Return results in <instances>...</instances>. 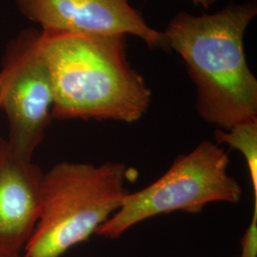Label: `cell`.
Masks as SVG:
<instances>
[{"label": "cell", "instance_id": "5", "mask_svg": "<svg viewBox=\"0 0 257 257\" xmlns=\"http://www.w3.org/2000/svg\"><path fill=\"white\" fill-rule=\"evenodd\" d=\"M40 37L35 29L22 31L8 44L0 72V108L9 121L7 141L28 159L44 139L55 100Z\"/></svg>", "mask_w": 257, "mask_h": 257}, {"label": "cell", "instance_id": "2", "mask_svg": "<svg viewBox=\"0 0 257 257\" xmlns=\"http://www.w3.org/2000/svg\"><path fill=\"white\" fill-rule=\"evenodd\" d=\"M126 40L123 34L41 32V53L55 96L53 118L131 124L143 117L152 91L130 64Z\"/></svg>", "mask_w": 257, "mask_h": 257}, {"label": "cell", "instance_id": "1", "mask_svg": "<svg viewBox=\"0 0 257 257\" xmlns=\"http://www.w3.org/2000/svg\"><path fill=\"white\" fill-rule=\"evenodd\" d=\"M255 0L230 3L212 15H175L163 33L166 47L183 59L196 88L199 116L219 130L257 121V80L244 36L256 17Z\"/></svg>", "mask_w": 257, "mask_h": 257}, {"label": "cell", "instance_id": "7", "mask_svg": "<svg viewBox=\"0 0 257 257\" xmlns=\"http://www.w3.org/2000/svg\"><path fill=\"white\" fill-rule=\"evenodd\" d=\"M43 175L0 139V254H22L39 217Z\"/></svg>", "mask_w": 257, "mask_h": 257}, {"label": "cell", "instance_id": "10", "mask_svg": "<svg viewBox=\"0 0 257 257\" xmlns=\"http://www.w3.org/2000/svg\"><path fill=\"white\" fill-rule=\"evenodd\" d=\"M193 3L198 6L202 7L203 9H210L211 5L216 1V0H192Z\"/></svg>", "mask_w": 257, "mask_h": 257}, {"label": "cell", "instance_id": "4", "mask_svg": "<svg viewBox=\"0 0 257 257\" xmlns=\"http://www.w3.org/2000/svg\"><path fill=\"white\" fill-rule=\"evenodd\" d=\"M229 156L220 145L203 140L189 154L178 156L154 183L130 192L95 234L117 239L136 225L160 214L199 213L211 203H238L242 188L229 175Z\"/></svg>", "mask_w": 257, "mask_h": 257}, {"label": "cell", "instance_id": "3", "mask_svg": "<svg viewBox=\"0 0 257 257\" xmlns=\"http://www.w3.org/2000/svg\"><path fill=\"white\" fill-rule=\"evenodd\" d=\"M138 172L123 162L62 161L43 175L40 212L24 257H60L88 240L119 209Z\"/></svg>", "mask_w": 257, "mask_h": 257}, {"label": "cell", "instance_id": "11", "mask_svg": "<svg viewBox=\"0 0 257 257\" xmlns=\"http://www.w3.org/2000/svg\"><path fill=\"white\" fill-rule=\"evenodd\" d=\"M0 257H24L23 253L22 254H18V255H4V254H0Z\"/></svg>", "mask_w": 257, "mask_h": 257}, {"label": "cell", "instance_id": "9", "mask_svg": "<svg viewBox=\"0 0 257 257\" xmlns=\"http://www.w3.org/2000/svg\"><path fill=\"white\" fill-rule=\"evenodd\" d=\"M240 257H257V201H254L249 225L241 239Z\"/></svg>", "mask_w": 257, "mask_h": 257}, {"label": "cell", "instance_id": "6", "mask_svg": "<svg viewBox=\"0 0 257 257\" xmlns=\"http://www.w3.org/2000/svg\"><path fill=\"white\" fill-rule=\"evenodd\" d=\"M21 14L47 34H123L150 48H165L162 32L149 27L128 0H17Z\"/></svg>", "mask_w": 257, "mask_h": 257}, {"label": "cell", "instance_id": "8", "mask_svg": "<svg viewBox=\"0 0 257 257\" xmlns=\"http://www.w3.org/2000/svg\"><path fill=\"white\" fill-rule=\"evenodd\" d=\"M214 139L216 144L229 145L243 155L248 166L254 201H257V121L243 122L228 130L216 128Z\"/></svg>", "mask_w": 257, "mask_h": 257}]
</instances>
